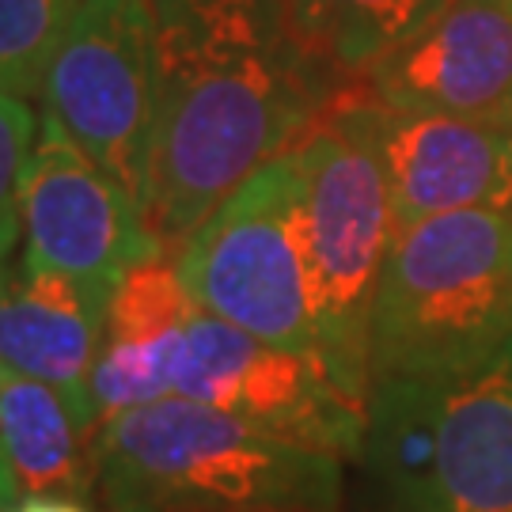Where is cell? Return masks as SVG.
I'll return each mask as SVG.
<instances>
[{
    "label": "cell",
    "mask_w": 512,
    "mask_h": 512,
    "mask_svg": "<svg viewBox=\"0 0 512 512\" xmlns=\"http://www.w3.org/2000/svg\"><path fill=\"white\" fill-rule=\"evenodd\" d=\"M156 114L145 220L167 251L258 167L293 152L357 80L293 0H148Z\"/></svg>",
    "instance_id": "1"
},
{
    "label": "cell",
    "mask_w": 512,
    "mask_h": 512,
    "mask_svg": "<svg viewBox=\"0 0 512 512\" xmlns=\"http://www.w3.org/2000/svg\"><path fill=\"white\" fill-rule=\"evenodd\" d=\"M92 459L107 512H338L346 490L342 456L183 395L99 421Z\"/></svg>",
    "instance_id": "2"
},
{
    "label": "cell",
    "mask_w": 512,
    "mask_h": 512,
    "mask_svg": "<svg viewBox=\"0 0 512 512\" xmlns=\"http://www.w3.org/2000/svg\"><path fill=\"white\" fill-rule=\"evenodd\" d=\"M512 338V220L494 205L399 228L372 308L368 387L444 380Z\"/></svg>",
    "instance_id": "3"
},
{
    "label": "cell",
    "mask_w": 512,
    "mask_h": 512,
    "mask_svg": "<svg viewBox=\"0 0 512 512\" xmlns=\"http://www.w3.org/2000/svg\"><path fill=\"white\" fill-rule=\"evenodd\" d=\"M357 463L384 512H512V338L459 376L368 387Z\"/></svg>",
    "instance_id": "4"
},
{
    "label": "cell",
    "mask_w": 512,
    "mask_h": 512,
    "mask_svg": "<svg viewBox=\"0 0 512 512\" xmlns=\"http://www.w3.org/2000/svg\"><path fill=\"white\" fill-rule=\"evenodd\" d=\"M293 156L296 224L319 357L334 384L368 406L372 308L399 232L391 194L372 148L334 118L311 129Z\"/></svg>",
    "instance_id": "5"
},
{
    "label": "cell",
    "mask_w": 512,
    "mask_h": 512,
    "mask_svg": "<svg viewBox=\"0 0 512 512\" xmlns=\"http://www.w3.org/2000/svg\"><path fill=\"white\" fill-rule=\"evenodd\" d=\"M175 262L202 311L323 365L296 224L293 152L243 179L190 232Z\"/></svg>",
    "instance_id": "6"
},
{
    "label": "cell",
    "mask_w": 512,
    "mask_h": 512,
    "mask_svg": "<svg viewBox=\"0 0 512 512\" xmlns=\"http://www.w3.org/2000/svg\"><path fill=\"white\" fill-rule=\"evenodd\" d=\"M46 114L145 209L156 114L148 0H80L42 84Z\"/></svg>",
    "instance_id": "7"
},
{
    "label": "cell",
    "mask_w": 512,
    "mask_h": 512,
    "mask_svg": "<svg viewBox=\"0 0 512 512\" xmlns=\"http://www.w3.org/2000/svg\"><path fill=\"white\" fill-rule=\"evenodd\" d=\"M175 395L330 456L357 459L365 444L368 406L349 399L315 357L262 342L202 308L186 327Z\"/></svg>",
    "instance_id": "8"
},
{
    "label": "cell",
    "mask_w": 512,
    "mask_h": 512,
    "mask_svg": "<svg viewBox=\"0 0 512 512\" xmlns=\"http://www.w3.org/2000/svg\"><path fill=\"white\" fill-rule=\"evenodd\" d=\"M19 217L27 270L61 274L107 300L137 262L167 251L141 202L80 152L54 114L38 122Z\"/></svg>",
    "instance_id": "9"
},
{
    "label": "cell",
    "mask_w": 512,
    "mask_h": 512,
    "mask_svg": "<svg viewBox=\"0 0 512 512\" xmlns=\"http://www.w3.org/2000/svg\"><path fill=\"white\" fill-rule=\"evenodd\" d=\"M327 118L357 133L384 171L395 224L410 228L440 213L497 205L509 171V126L387 107L357 88Z\"/></svg>",
    "instance_id": "10"
},
{
    "label": "cell",
    "mask_w": 512,
    "mask_h": 512,
    "mask_svg": "<svg viewBox=\"0 0 512 512\" xmlns=\"http://www.w3.org/2000/svg\"><path fill=\"white\" fill-rule=\"evenodd\" d=\"M357 92L387 107L512 126V0H452L380 57Z\"/></svg>",
    "instance_id": "11"
},
{
    "label": "cell",
    "mask_w": 512,
    "mask_h": 512,
    "mask_svg": "<svg viewBox=\"0 0 512 512\" xmlns=\"http://www.w3.org/2000/svg\"><path fill=\"white\" fill-rule=\"evenodd\" d=\"M198 304L186 293L171 251L145 258L110 296L107 330L92 372V414L99 421L175 395L186 327Z\"/></svg>",
    "instance_id": "12"
},
{
    "label": "cell",
    "mask_w": 512,
    "mask_h": 512,
    "mask_svg": "<svg viewBox=\"0 0 512 512\" xmlns=\"http://www.w3.org/2000/svg\"><path fill=\"white\" fill-rule=\"evenodd\" d=\"M107 311V296L69 277L0 262V361L57 387L88 437H95L92 372Z\"/></svg>",
    "instance_id": "13"
},
{
    "label": "cell",
    "mask_w": 512,
    "mask_h": 512,
    "mask_svg": "<svg viewBox=\"0 0 512 512\" xmlns=\"http://www.w3.org/2000/svg\"><path fill=\"white\" fill-rule=\"evenodd\" d=\"M0 448L19 494L88 497L95 490L92 437L61 391L0 361Z\"/></svg>",
    "instance_id": "14"
},
{
    "label": "cell",
    "mask_w": 512,
    "mask_h": 512,
    "mask_svg": "<svg viewBox=\"0 0 512 512\" xmlns=\"http://www.w3.org/2000/svg\"><path fill=\"white\" fill-rule=\"evenodd\" d=\"M452 0H293L304 31L349 80L418 35Z\"/></svg>",
    "instance_id": "15"
},
{
    "label": "cell",
    "mask_w": 512,
    "mask_h": 512,
    "mask_svg": "<svg viewBox=\"0 0 512 512\" xmlns=\"http://www.w3.org/2000/svg\"><path fill=\"white\" fill-rule=\"evenodd\" d=\"M80 0H0V92L42 95L50 61Z\"/></svg>",
    "instance_id": "16"
},
{
    "label": "cell",
    "mask_w": 512,
    "mask_h": 512,
    "mask_svg": "<svg viewBox=\"0 0 512 512\" xmlns=\"http://www.w3.org/2000/svg\"><path fill=\"white\" fill-rule=\"evenodd\" d=\"M38 122L27 99L0 92V262H8L23 236V179L35 152Z\"/></svg>",
    "instance_id": "17"
},
{
    "label": "cell",
    "mask_w": 512,
    "mask_h": 512,
    "mask_svg": "<svg viewBox=\"0 0 512 512\" xmlns=\"http://www.w3.org/2000/svg\"><path fill=\"white\" fill-rule=\"evenodd\" d=\"M8 512H88L80 505V497H61V494H27L19 505Z\"/></svg>",
    "instance_id": "18"
},
{
    "label": "cell",
    "mask_w": 512,
    "mask_h": 512,
    "mask_svg": "<svg viewBox=\"0 0 512 512\" xmlns=\"http://www.w3.org/2000/svg\"><path fill=\"white\" fill-rule=\"evenodd\" d=\"M16 497H19V482L12 475V467H8V459H4V448H0V509H8Z\"/></svg>",
    "instance_id": "19"
},
{
    "label": "cell",
    "mask_w": 512,
    "mask_h": 512,
    "mask_svg": "<svg viewBox=\"0 0 512 512\" xmlns=\"http://www.w3.org/2000/svg\"><path fill=\"white\" fill-rule=\"evenodd\" d=\"M494 209H501L512 220V126H509V171H505V186H501V198H497Z\"/></svg>",
    "instance_id": "20"
}]
</instances>
